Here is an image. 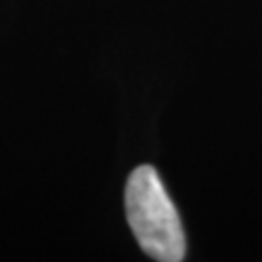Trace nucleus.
Returning a JSON list of instances; mask_svg holds the SVG:
<instances>
[{"label": "nucleus", "mask_w": 262, "mask_h": 262, "mask_svg": "<svg viewBox=\"0 0 262 262\" xmlns=\"http://www.w3.org/2000/svg\"><path fill=\"white\" fill-rule=\"evenodd\" d=\"M124 210L132 233L148 256L159 262L185 258L187 241L177 208L151 165H140L130 173L124 190Z\"/></svg>", "instance_id": "obj_1"}]
</instances>
